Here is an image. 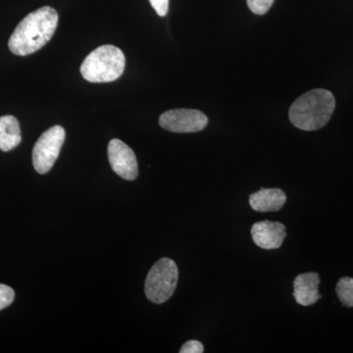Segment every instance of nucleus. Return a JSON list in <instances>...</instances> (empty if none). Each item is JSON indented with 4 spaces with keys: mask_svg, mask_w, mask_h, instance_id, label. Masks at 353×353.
Segmentation results:
<instances>
[{
    "mask_svg": "<svg viewBox=\"0 0 353 353\" xmlns=\"http://www.w3.org/2000/svg\"><path fill=\"white\" fill-rule=\"evenodd\" d=\"M58 25V13L50 6L30 13L14 30L8 41L13 54L27 57L43 48L52 38Z\"/></svg>",
    "mask_w": 353,
    "mask_h": 353,
    "instance_id": "nucleus-1",
    "label": "nucleus"
},
{
    "mask_svg": "<svg viewBox=\"0 0 353 353\" xmlns=\"http://www.w3.org/2000/svg\"><path fill=\"white\" fill-rule=\"evenodd\" d=\"M336 108L333 94L316 88L301 95L290 106L289 117L294 127L303 131H316L328 124Z\"/></svg>",
    "mask_w": 353,
    "mask_h": 353,
    "instance_id": "nucleus-2",
    "label": "nucleus"
},
{
    "mask_svg": "<svg viewBox=\"0 0 353 353\" xmlns=\"http://www.w3.org/2000/svg\"><path fill=\"white\" fill-rule=\"evenodd\" d=\"M126 58L120 48L105 44L90 52L81 65V74L90 83H110L124 73Z\"/></svg>",
    "mask_w": 353,
    "mask_h": 353,
    "instance_id": "nucleus-3",
    "label": "nucleus"
},
{
    "mask_svg": "<svg viewBox=\"0 0 353 353\" xmlns=\"http://www.w3.org/2000/svg\"><path fill=\"white\" fill-rule=\"evenodd\" d=\"M179 270L170 259H161L153 265L145 280V296L153 303L168 301L178 284Z\"/></svg>",
    "mask_w": 353,
    "mask_h": 353,
    "instance_id": "nucleus-4",
    "label": "nucleus"
},
{
    "mask_svg": "<svg viewBox=\"0 0 353 353\" xmlns=\"http://www.w3.org/2000/svg\"><path fill=\"white\" fill-rule=\"evenodd\" d=\"M65 141V130L61 126H53L41 134L32 150V164L39 174L50 171L59 157Z\"/></svg>",
    "mask_w": 353,
    "mask_h": 353,
    "instance_id": "nucleus-5",
    "label": "nucleus"
},
{
    "mask_svg": "<svg viewBox=\"0 0 353 353\" xmlns=\"http://www.w3.org/2000/svg\"><path fill=\"white\" fill-rule=\"evenodd\" d=\"M208 118L194 109H173L161 114L159 125L173 132H196L205 129Z\"/></svg>",
    "mask_w": 353,
    "mask_h": 353,
    "instance_id": "nucleus-6",
    "label": "nucleus"
},
{
    "mask_svg": "<svg viewBox=\"0 0 353 353\" xmlns=\"http://www.w3.org/2000/svg\"><path fill=\"white\" fill-rule=\"evenodd\" d=\"M109 163L113 171L128 181L136 180L139 175L138 161L132 148L120 139H114L108 145Z\"/></svg>",
    "mask_w": 353,
    "mask_h": 353,
    "instance_id": "nucleus-7",
    "label": "nucleus"
},
{
    "mask_svg": "<svg viewBox=\"0 0 353 353\" xmlns=\"http://www.w3.org/2000/svg\"><path fill=\"white\" fill-rule=\"evenodd\" d=\"M252 236L255 245L260 248L277 250L284 243L287 232L282 223L265 220L253 225Z\"/></svg>",
    "mask_w": 353,
    "mask_h": 353,
    "instance_id": "nucleus-8",
    "label": "nucleus"
},
{
    "mask_svg": "<svg viewBox=\"0 0 353 353\" xmlns=\"http://www.w3.org/2000/svg\"><path fill=\"white\" fill-rule=\"evenodd\" d=\"M320 276L314 272L301 274L294 279V296L296 303L310 306L321 299L319 294Z\"/></svg>",
    "mask_w": 353,
    "mask_h": 353,
    "instance_id": "nucleus-9",
    "label": "nucleus"
},
{
    "mask_svg": "<svg viewBox=\"0 0 353 353\" xmlns=\"http://www.w3.org/2000/svg\"><path fill=\"white\" fill-rule=\"evenodd\" d=\"M287 196L280 189H261L250 194V204L259 212H275L285 205Z\"/></svg>",
    "mask_w": 353,
    "mask_h": 353,
    "instance_id": "nucleus-10",
    "label": "nucleus"
},
{
    "mask_svg": "<svg viewBox=\"0 0 353 353\" xmlns=\"http://www.w3.org/2000/svg\"><path fill=\"white\" fill-rule=\"evenodd\" d=\"M22 141L19 122L12 115L0 117V150L7 152L14 150Z\"/></svg>",
    "mask_w": 353,
    "mask_h": 353,
    "instance_id": "nucleus-11",
    "label": "nucleus"
},
{
    "mask_svg": "<svg viewBox=\"0 0 353 353\" xmlns=\"http://www.w3.org/2000/svg\"><path fill=\"white\" fill-rule=\"evenodd\" d=\"M336 292L343 306L353 307V278H341L336 284Z\"/></svg>",
    "mask_w": 353,
    "mask_h": 353,
    "instance_id": "nucleus-12",
    "label": "nucleus"
},
{
    "mask_svg": "<svg viewBox=\"0 0 353 353\" xmlns=\"http://www.w3.org/2000/svg\"><path fill=\"white\" fill-rule=\"evenodd\" d=\"M248 8L256 15H264L273 6L274 0H246Z\"/></svg>",
    "mask_w": 353,
    "mask_h": 353,
    "instance_id": "nucleus-13",
    "label": "nucleus"
},
{
    "mask_svg": "<svg viewBox=\"0 0 353 353\" xmlns=\"http://www.w3.org/2000/svg\"><path fill=\"white\" fill-rule=\"evenodd\" d=\"M15 299V292L10 287L0 284V311L8 307Z\"/></svg>",
    "mask_w": 353,
    "mask_h": 353,
    "instance_id": "nucleus-14",
    "label": "nucleus"
},
{
    "mask_svg": "<svg viewBox=\"0 0 353 353\" xmlns=\"http://www.w3.org/2000/svg\"><path fill=\"white\" fill-rule=\"evenodd\" d=\"M203 352V345L199 341H187L180 350L181 353H202Z\"/></svg>",
    "mask_w": 353,
    "mask_h": 353,
    "instance_id": "nucleus-15",
    "label": "nucleus"
},
{
    "mask_svg": "<svg viewBox=\"0 0 353 353\" xmlns=\"http://www.w3.org/2000/svg\"><path fill=\"white\" fill-rule=\"evenodd\" d=\"M150 2L160 17L167 15L169 10V0H150Z\"/></svg>",
    "mask_w": 353,
    "mask_h": 353,
    "instance_id": "nucleus-16",
    "label": "nucleus"
}]
</instances>
